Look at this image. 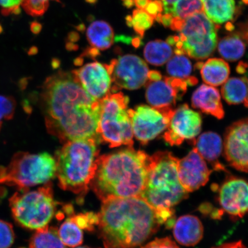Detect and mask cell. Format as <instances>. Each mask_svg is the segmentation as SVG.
<instances>
[{
    "label": "cell",
    "instance_id": "cell-1",
    "mask_svg": "<svg viewBox=\"0 0 248 248\" xmlns=\"http://www.w3.org/2000/svg\"><path fill=\"white\" fill-rule=\"evenodd\" d=\"M40 101L47 131L62 142L92 138L101 141L97 134L100 101L83 88L72 73L60 71L47 78Z\"/></svg>",
    "mask_w": 248,
    "mask_h": 248
},
{
    "label": "cell",
    "instance_id": "cell-2",
    "mask_svg": "<svg viewBox=\"0 0 248 248\" xmlns=\"http://www.w3.org/2000/svg\"><path fill=\"white\" fill-rule=\"evenodd\" d=\"M99 229L105 248H134L163 224L156 210L141 197L102 202Z\"/></svg>",
    "mask_w": 248,
    "mask_h": 248
},
{
    "label": "cell",
    "instance_id": "cell-3",
    "mask_svg": "<svg viewBox=\"0 0 248 248\" xmlns=\"http://www.w3.org/2000/svg\"><path fill=\"white\" fill-rule=\"evenodd\" d=\"M150 156L132 147L98 157L91 186L102 202L141 196L146 185Z\"/></svg>",
    "mask_w": 248,
    "mask_h": 248
},
{
    "label": "cell",
    "instance_id": "cell-4",
    "mask_svg": "<svg viewBox=\"0 0 248 248\" xmlns=\"http://www.w3.org/2000/svg\"><path fill=\"white\" fill-rule=\"evenodd\" d=\"M178 160L169 151L157 152L150 156L146 185L140 196L156 210L163 224L169 228L175 224L172 207L188 197L179 181Z\"/></svg>",
    "mask_w": 248,
    "mask_h": 248
},
{
    "label": "cell",
    "instance_id": "cell-5",
    "mask_svg": "<svg viewBox=\"0 0 248 248\" xmlns=\"http://www.w3.org/2000/svg\"><path fill=\"white\" fill-rule=\"evenodd\" d=\"M98 141L95 139L65 142L56 154L59 185L64 190L84 195L98 167Z\"/></svg>",
    "mask_w": 248,
    "mask_h": 248
},
{
    "label": "cell",
    "instance_id": "cell-6",
    "mask_svg": "<svg viewBox=\"0 0 248 248\" xmlns=\"http://www.w3.org/2000/svg\"><path fill=\"white\" fill-rule=\"evenodd\" d=\"M57 175V162L47 153L32 154L19 152L7 166H0V184L21 191L50 182Z\"/></svg>",
    "mask_w": 248,
    "mask_h": 248
},
{
    "label": "cell",
    "instance_id": "cell-7",
    "mask_svg": "<svg viewBox=\"0 0 248 248\" xmlns=\"http://www.w3.org/2000/svg\"><path fill=\"white\" fill-rule=\"evenodd\" d=\"M167 42L174 46L176 55H185L196 60H203L213 54L218 43L217 28L204 12L186 18L177 31Z\"/></svg>",
    "mask_w": 248,
    "mask_h": 248
},
{
    "label": "cell",
    "instance_id": "cell-8",
    "mask_svg": "<svg viewBox=\"0 0 248 248\" xmlns=\"http://www.w3.org/2000/svg\"><path fill=\"white\" fill-rule=\"evenodd\" d=\"M15 221L24 228L38 230L47 226L53 218L57 202L51 182L36 190L18 191L9 200Z\"/></svg>",
    "mask_w": 248,
    "mask_h": 248
},
{
    "label": "cell",
    "instance_id": "cell-9",
    "mask_svg": "<svg viewBox=\"0 0 248 248\" xmlns=\"http://www.w3.org/2000/svg\"><path fill=\"white\" fill-rule=\"evenodd\" d=\"M100 102L97 134L100 140L107 142L110 148L133 147L131 119L127 110L128 96L122 92H110Z\"/></svg>",
    "mask_w": 248,
    "mask_h": 248
},
{
    "label": "cell",
    "instance_id": "cell-10",
    "mask_svg": "<svg viewBox=\"0 0 248 248\" xmlns=\"http://www.w3.org/2000/svg\"><path fill=\"white\" fill-rule=\"evenodd\" d=\"M128 112L131 119L133 135L144 145L168 128L174 109H158L142 105L135 110H128Z\"/></svg>",
    "mask_w": 248,
    "mask_h": 248
},
{
    "label": "cell",
    "instance_id": "cell-11",
    "mask_svg": "<svg viewBox=\"0 0 248 248\" xmlns=\"http://www.w3.org/2000/svg\"><path fill=\"white\" fill-rule=\"evenodd\" d=\"M115 83L111 91L117 92L120 88L136 90L146 84L149 69L140 58L135 55H125L113 60L109 64H105Z\"/></svg>",
    "mask_w": 248,
    "mask_h": 248
},
{
    "label": "cell",
    "instance_id": "cell-12",
    "mask_svg": "<svg viewBox=\"0 0 248 248\" xmlns=\"http://www.w3.org/2000/svg\"><path fill=\"white\" fill-rule=\"evenodd\" d=\"M201 128L200 114L192 110L188 105H182L174 110L163 139L171 146L180 145L185 140L195 139Z\"/></svg>",
    "mask_w": 248,
    "mask_h": 248
},
{
    "label": "cell",
    "instance_id": "cell-13",
    "mask_svg": "<svg viewBox=\"0 0 248 248\" xmlns=\"http://www.w3.org/2000/svg\"><path fill=\"white\" fill-rule=\"evenodd\" d=\"M226 160L233 168L248 172V119L235 122L226 129L224 140Z\"/></svg>",
    "mask_w": 248,
    "mask_h": 248
},
{
    "label": "cell",
    "instance_id": "cell-14",
    "mask_svg": "<svg viewBox=\"0 0 248 248\" xmlns=\"http://www.w3.org/2000/svg\"><path fill=\"white\" fill-rule=\"evenodd\" d=\"M187 85L185 80L172 77L148 80L145 84L147 100L158 109L173 108L187 91Z\"/></svg>",
    "mask_w": 248,
    "mask_h": 248
},
{
    "label": "cell",
    "instance_id": "cell-15",
    "mask_svg": "<svg viewBox=\"0 0 248 248\" xmlns=\"http://www.w3.org/2000/svg\"><path fill=\"white\" fill-rule=\"evenodd\" d=\"M177 171L180 183L188 193L205 185L212 173L196 148L178 160Z\"/></svg>",
    "mask_w": 248,
    "mask_h": 248
},
{
    "label": "cell",
    "instance_id": "cell-16",
    "mask_svg": "<svg viewBox=\"0 0 248 248\" xmlns=\"http://www.w3.org/2000/svg\"><path fill=\"white\" fill-rule=\"evenodd\" d=\"M220 206L229 215L243 217L248 212V182L231 176L223 183L218 191Z\"/></svg>",
    "mask_w": 248,
    "mask_h": 248
},
{
    "label": "cell",
    "instance_id": "cell-17",
    "mask_svg": "<svg viewBox=\"0 0 248 248\" xmlns=\"http://www.w3.org/2000/svg\"><path fill=\"white\" fill-rule=\"evenodd\" d=\"M71 73L83 88L96 100H101L111 92V79L105 65L93 62Z\"/></svg>",
    "mask_w": 248,
    "mask_h": 248
},
{
    "label": "cell",
    "instance_id": "cell-18",
    "mask_svg": "<svg viewBox=\"0 0 248 248\" xmlns=\"http://www.w3.org/2000/svg\"><path fill=\"white\" fill-rule=\"evenodd\" d=\"M192 106L210 114L219 120L225 115L221 95L216 88L210 85H202L193 93Z\"/></svg>",
    "mask_w": 248,
    "mask_h": 248
},
{
    "label": "cell",
    "instance_id": "cell-19",
    "mask_svg": "<svg viewBox=\"0 0 248 248\" xmlns=\"http://www.w3.org/2000/svg\"><path fill=\"white\" fill-rule=\"evenodd\" d=\"M173 225V235L182 246H194L203 237V225L197 217L183 216L176 220Z\"/></svg>",
    "mask_w": 248,
    "mask_h": 248
},
{
    "label": "cell",
    "instance_id": "cell-20",
    "mask_svg": "<svg viewBox=\"0 0 248 248\" xmlns=\"http://www.w3.org/2000/svg\"><path fill=\"white\" fill-rule=\"evenodd\" d=\"M191 141L202 157L212 163L215 170H225L224 167L218 162L223 146L222 139L219 135L215 132H207Z\"/></svg>",
    "mask_w": 248,
    "mask_h": 248
},
{
    "label": "cell",
    "instance_id": "cell-21",
    "mask_svg": "<svg viewBox=\"0 0 248 248\" xmlns=\"http://www.w3.org/2000/svg\"><path fill=\"white\" fill-rule=\"evenodd\" d=\"M196 67L201 70V75L204 82L212 86L224 84L230 74L228 63L221 58H211L204 63L198 62Z\"/></svg>",
    "mask_w": 248,
    "mask_h": 248
},
{
    "label": "cell",
    "instance_id": "cell-22",
    "mask_svg": "<svg viewBox=\"0 0 248 248\" xmlns=\"http://www.w3.org/2000/svg\"><path fill=\"white\" fill-rule=\"evenodd\" d=\"M164 14L172 20L184 21L190 16L203 11V0H160Z\"/></svg>",
    "mask_w": 248,
    "mask_h": 248
},
{
    "label": "cell",
    "instance_id": "cell-23",
    "mask_svg": "<svg viewBox=\"0 0 248 248\" xmlns=\"http://www.w3.org/2000/svg\"><path fill=\"white\" fill-rule=\"evenodd\" d=\"M203 2L204 13L213 23L224 24L233 18L234 0H203Z\"/></svg>",
    "mask_w": 248,
    "mask_h": 248
},
{
    "label": "cell",
    "instance_id": "cell-24",
    "mask_svg": "<svg viewBox=\"0 0 248 248\" xmlns=\"http://www.w3.org/2000/svg\"><path fill=\"white\" fill-rule=\"evenodd\" d=\"M86 35L90 44L98 50L110 48L114 42L113 30L105 21H96L90 25Z\"/></svg>",
    "mask_w": 248,
    "mask_h": 248
},
{
    "label": "cell",
    "instance_id": "cell-25",
    "mask_svg": "<svg viewBox=\"0 0 248 248\" xmlns=\"http://www.w3.org/2000/svg\"><path fill=\"white\" fill-rule=\"evenodd\" d=\"M248 92V79L243 78H231L228 79L222 87L223 98L228 104L238 105L244 102Z\"/></svg>",
    "mask_w": 248,
    "mask_h": 248
},
{
    "label": "cell",
    "instance_id": "cell-26",
    "mask_svg": "<svg viewBox=\"0 0 248 248\" xmlns=\"http://www.w3.org/2000/svg\"><path fill=\"white\" fill-rule=\"evenodd\" d=\"M220 55L226 60L236 61L243 57L246 46L240 34L232 33L225 36L217 43Z\"/></svg>",
    "mask_w": 248,
    "mask_h": 248
},
{
    "label": "cell",
    "instance_id": "cell-27",
    "mask_svg": "<svg viewBox=\"0 0 248 248\" xmlns=\"http://www.w3.org/2000/svg\"><path fill=\"white\" fill-rule=\"evenodd\" d=\"M172 46L161 40L147 43L144 49V56L149 63L154 66H162L172 57Z\"/></svg>",
    "mask_w": 248,
    "mask_h": 248
},
{
    "label": "cell",
    "instance_id": "cell-28",
    "mask_svg": "<svg viewBox=\"0 0 248 248\" xmlns=\"http://www.w3.org/2000/svg\"><path fill=\"white\" fill-rule=\"evenodd\" d=\"M30 248H66L57 228L48 225L36 230L31 238Z\"/></svg>",
    "mask_w": 248,
    "mask_h": 248
},
{
    "label": "cell",
    "instance_id": "cell-29",
    "mask_svg": "<svg viewBox=\"0 0 248 248\" xmlns=\"http://www.w3.org/2000/svg\"><path fill=\"white\" fill-rule=\"evenodd\" d=\"M58 234L65 246L74 248L81 245L83 235L81 229L72 217L67 218L61 226Z\"/></svg>",
    "mask_w": 248,
    "mask_h": 248
},
{
    "label": "cell",
    "instance_id": "cell-30",
    "mask_svg": "<svg viewBox=\"0 0 248 248\" xmlns=\"http://www.w3.org/2000/svg\"><path fill=\"white\" fill-rule=\"evenodd\" d=\"M167 71L170 76L185 80L186 83L190 78L192 64L185 55H176L167 62Z\"/></svg>",
    "mask_w": 248,
    "mask_h": 248
},
{
    "label": "cell",
    "instance_id": "cell-31",
    "mask_svg": "<svg viewBox=\"0 0 248 248\" xmlns=\"http://www.w3.org/2000/svg\"><path fill=\"white\" fill-rule=\"evenodd\" d=\"M132 27L140 38L144 37L145 31L153 26L154 18L142 9H135L133 12Z\"/></svg>",
    "mask_w": 248,
    "mask_h": 248
},
{
    "label": "cell",
    "instance_id": "cell-32",
    "mask_svg": "<svg viewBox=\"0 0 248 248\" xmlns=\"http://www.w3.org/2000/svg\"><path fill=\"white\" fill-rule=\"evenodd\" d=\"M16 102L11 96L0 95V131L2 128L3 121L13 119Z\"/></svg>",
    "mask_w": 248,
    "mask_h": 248
},
{
    "label": "cell",
    "instance_id": "cell-33",
    "mask_svg": "<svg viewBox=\"0 0 248 248\" xmlns=\"http://www.w3.org/2000/svg\"><path fill=\"white\" fill-rule=\"evenodd\" d=\"M58 0H23L22 6L25 11L32 16H40L47 10L49 1Z\"/></svg>",
    "mask_w": 248,
    "mask_h": 248
},
{
    "label": "cell",
    "instance_id": "cell-34",
    "mask_svg": "<svg viewBox=\"0 0 248 248\" xmlns=\"http://www.w3.org/2000/svg\"><path fill=\"white\" fill-rule=\"evenodd\" d=\"M14 241L13 226L10 223L0 220V248H10Z\"/></svg>",
    "mask_w": 248,
    "mask_h": 248
},
{
    "label": "cell",
    "instance_id": "cell-35",
    "mask_svg": "<svg viewBox=\"0 0 248 248\" xmlns=\"http://www.w3.org/2000/svg\"><path fill=\"white\" fill-rule=\"evenodd\" d=\"M71 217L82 230L93 231L94 226L99 224L98 215L94 213L80 214Z\"/></svg>",
    "mask_w": 248,
    "mask_h": 248
},
{
    "label": "cell",
    "instance_id": "cell-36",
    "mask_svg": "<svg viewBox=\"0 0 248 248\" xmlns=\"http://www.w3.org/2000/svg\"><path fill=\"white\" fill-rule=\"evenodd\" d=\"M23 0H0L2 15L18 14L20 12V6Z\"/></svg>",
    "mask_w": 248,
    "mask_h": 248
},
{
    "label": "cell",
    "instance_id": "cell-37",
    "mask_svg": "<svg viewBox=\"0 0 248 248\" xmlns=\"http://www.w3.org/2000/svg\"><path fill=\"white\" fill-rule=\"evenodd\" d=\"M144 10L157 22L160 23L163 11L162 2L160 0H150Z\"/></svg>",
    "mask_w": 248,
    "mask_h": 248
},
{
    "label": "cell",
    "instance_id": "cell-38",
    "mask_svg": "<svg viewBox=\"0 0 248 248\" xmlns=\"http://www.w3.org/2000/svg\"><path fill=\"white\" fill-rule=\"evenodd\" d=\"M140 248H179L169 237L157 238Z\"/></svg>",
    "mask_w": 248,
    "mask_h": 248
},
{
    "label": "cell",
    "instance_id": "cell-39",
    "mask_svg": "<svg viewBox=\"0 0 248 248\" xmlns=\"http://www.w3.org/2000/svg\"><path fill=\"white\" fill-rule=\"evenodd\" d=\"M212 248H247L241 241L232 242V243L222 244L221 246Z\"/></svg>",
    "mask_w": 248,
    "mask_h": 248
},
{
    "label": "cell",
    "instance_id": "cell-40",
    "mask_svg": "<svg viewBox=\"0 0 248 248\" xmlns=\"http://www.w3.org/2000/svg\"><path fill=\"white\" fill-rule=\"evenodd\" d=\"M162 78V76L159 71H150L148 75V80H157Z\"/></svg>",
    "mask_w": 248,
    "mask_h": 248
},
{
    "label": "cell",
    "instance_id": "cell-41",
    "mask_svg": "<svg viewBox=\"0 0 248 248\" xmlns=\"http://www.w3.org/2000/svg\"><path fill=\"white\" fill-rule=\"evenodd\" d=\"M30 28L32 32L37 35V34L41 32L42 26V24L38 22V21H33V22L31 24Z\"/></svg>",
    "mask_w": 248,
    "mask_h": 248
},
{
    "label": "cell",
    "instance_id": "cell-42",
    "mask_svg": "<svg viewBox=\"0 0 248 248\" xmlns=\"http://www.w3.org/2000/svg\"><path fill=\"white\" fill-rule=\"evenodd\" d=\"M150 0H134L135 5L139 9L144 10Z\"/></svg>",
    "mask_w": 248,
    "mask_h": 248
},
{
    "label": "cell",
    "instance_id": "cell-43",
    "mask_svg": "<svg viewBox=\"0 0 248 248\" xmlns=\"http://www.w3.org/2000/svg\"><path fill=\"white\" fill-rule=\"evenodd\" d=\"M240 35L244 39L248 41V23L244 25V26L242 27Z\"/></svg>",
    "mask_w": 248,
    "mask_h": 248
},
{
    "label": "cell",
    "instance_id": "cell-44",
    "mask_svg": "<svg viewBox=\"0 0 248 248\" xmlns=\"http://www.w3.org/2000/svg\"><path fill=\"white\" fill-rule=\"evenodd\" d=\"M123 5L126 8H131L134 6V0H124Z\"/></svg>",
    "mask_w": 248,
    "mask_h": 248
},
{
    "label": "cell",
    "instance_id": "cell-45",
    "mask_svg": "<svg viewBox=\"0 0 248 248\" xmlns=\"http://www.w3.org/2000/svg\"><path fill=\"white\" fill-rule=\"evenodd\" d=\"M69 39L71 42H76L79 39L78 33L72 32L69 34Z\"/></svg>",
    "mask_w": 248,
    "mask_h": 248
},
{
    "label": "cell",
    "instance_id": "cell-46",
    "mask_svg": "<svg viewBox=\"0 0 248 248\" xmlns=\"http://www.w3.org/2000/svg\"><path fill=\"white\" fill-rule=\"evenodd\" d=\"M132 43L133 46H135V47H138L140 45L141 43V39L140 38V37L138 36V38H135L133 39Z\"/></svg>",
    "mask_w": 248,
    "mask_h": 248
},
{
    "label": "cell",
    "instance_id": "cell-47",
    "mask_svg": "<svg viewBox=\"0 0 248 248\" xmlns=\"http://www.w3.org/2000/svg\"><path fill=\"white\" fill-rule=\"evenodd\" d=\"M127 26L129 27H132V17L131 16L128 15L125 18Z\"/></svg>",
    "mask_w": 248,
    "mask_h": 248
},
{
    "label": "cell",
    "instance_id": "cell-48",
    "mask_svg": "<svg viewBox=\"0 0 248 248\" xmlns=\"http://www.w3.org/2000/svg\"><path fill=\"white\" fill-rule=\"evenodd\" d=\"M85 29V27L84 26V24H80L79 26H78V30L80 31H83Z\"/></svg>",
    "mask_w": 248,
    "mask_h": 248
},
{
    "label": "cell",
    "instance_id": "cell-49",
    "mask_svg": "<svg viewBox=\"0 0 248 248\" xmlns=\"http://www.w3.org/2000/svg\"><path fill=\"white\" fill-rule=\"evenodd\" d=\"M86 1L89 4H95L97 2V0H86Z\"/></svg>",
    "mask_w": 248,
    "mask_h": 248
},
{
    "label": "cell",
    "instance_id": "cell-50",
    "mask_svg": "<svg viewBox=\"0 0 248 248\" xmlns=\"http://www.w3.org/2000/svg\"><path fill=\"white\" fill-rule=\"evenodd\" d=\"M244 102L245 106L248 107V95H247V98L246 99V100H245V101Z\"/></svg>",
    "mask_w": 248,
    "mask_h": 248
},
{
    "label": "cell",
    "instance_id": "cell-51",
    "mask_svg": "<svg viewBox=\"0 0 248 248\" xmlns=\"http://www.w3.org/2000/svg\"><path fill=\"white\" fill-rule=\"evenodd\" d=\"M88 248V247H78V248Z\"/></svg>",
    "mask_w": 248,
    "mask_h": 248
},
{
    "label": "cell",
    "instance_id": "cell-52",
    "mask_svg": "<svg viewBox=\"0 0 248 248\" xmlns=\"http://www.w3.org/2000/svg\"><path fill=\"white\" fill-rule=\"evenodd\" d=\"M122 1H124V0H122Z\"/></svg>",
    "mask_w": 248,
    "mask_h": 248
}]
</instances>
